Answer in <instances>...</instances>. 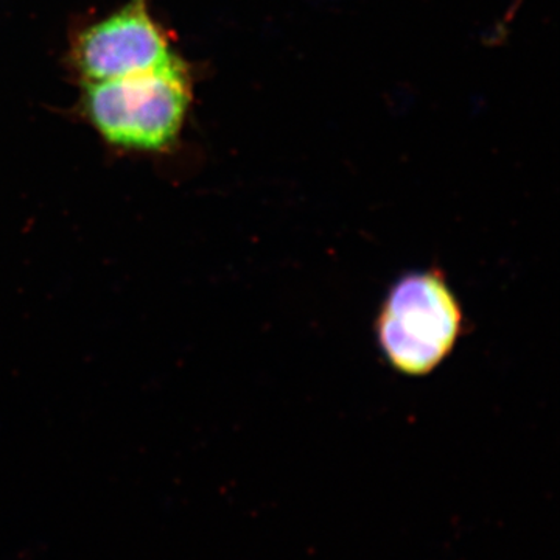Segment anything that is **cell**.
<instances>
[{"mask_svg":"<svg viewBox=\"0 0 560 560\" xmlns=\"http://www.w3.org/2000/svg\"><path fill=\"white\" fill-rule=\"evenodd\" d=\"M466 330L463 302L436 265L394 280L374 319L383 359L390 370L411 378L440 370Z\"/></svg>","mask_w":560,"mask_h":560,"instance_id":"obj_1","label":"cell"},{"mask_svg":"<svg viewBox=\"0 0 560 560\" xmlns=\"http://www.w3.org/2000/svg\"><path fill=\"white\" fill-rule=\"evenodd\" d=\"M191 103V83L184 62L86 84L88 117L109 145L160 153L178 139Z\"/></svg>","mask_w":560,"mask_h":560,"instance_id":"obj_2","label":"cell"},{"mask_svg":"<svg viewBox=\"0 0 560 560\" xmlns=\"http://www.w3.org/2000/svg\"><path fill=\"white\" fill-rule=\"evenodd\" d=\"M75 60L84 80L98 83L165 68L178 57L151 16L147 0H130L81 33Z\"/></svg>","mask_w":560,"mask_h":560,"instance_id":"obj_3","label":"cell"}]
</instances>
